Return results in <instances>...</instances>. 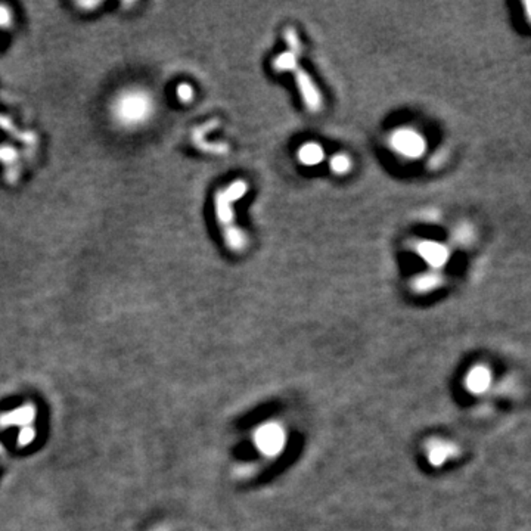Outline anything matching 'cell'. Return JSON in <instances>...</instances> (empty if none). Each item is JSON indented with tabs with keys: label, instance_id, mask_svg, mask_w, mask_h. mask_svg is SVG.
I'll return each mask as SVG.
<instances>
[{
	"label": "cell",
	"instance_id": "obj_1",
	"mask_svg": "<svg viewBox=\"0 0 531 531\" xmlns=\"http://www.w3.org/2000/svg\"><path fill=\"white\" fill-rule=\"evenodd\" d=\"M248 185L239 179L226 188L219 189L214 197L216 219L223 233V241L233 252H241L248 246V238L246 232L237 225L235 211H233V204L246 195Z\"/></svg>",
	"mask_w": 531,
	"mask_h": 531
},
{
	"label": "cell",
	"instance_id": "obj_2",
	"mask_svg": "<svg viewBox=\"0 0 531 531\" xmlns=\"http://www.w3.org/2000/svg\"><path fill=\"white\" fill-rule=\"evenodd\" d=\"M154 99L142 89H127L115 98L112 114L119 124L137 127L145 124L154 114Z\"/></svg>",
	"mask_w": 531,
	"mask_h": 531
},
{
	"label": "cell",
	"instance_id": "obj_3",
	"mask_svg": "<svg viewBox=\"0 0 531 531\" xmlns=\"http://www.w3.org/2000/svg\"><path fill=\"white\" fill-rule=\"evenodd\" d=\"M272 67L278 72L288 71L294 74L295 84L297 88H299V92L301 94L307 110L312 112H319L322 110V105H323L322 93L317 89L313 79L310 77V74L300 67L299 57L294 55L291 52H282L273 58Z\"/></svg>",
	"mask_w": 531,
	"mask_h": 531
},
{
	"label": "cell",
	"instance_id": "obj_4",
	"mask_svg": "<svg viewBox=\"0 0 531 531\" xmlns=\"http://www.w3.org/2000/svg\"><path fill=\"white\" fill-rule=\"evenodd\" d=\"M388 143L397 154L406 158H419L427 150V143H425L422 134L413 129H408V127L392 132Z\"/></svg>",
	"mask_w": 531,
	"mask_h": 531
},
{
	"label": "cell",
	"instance_id": "obj_5",
	"mask_svg": "<svg viewBox=\"0 0 531 531\" xmlns=\"http://www.w3.org/2000/svg\"><path fill=\"white\" fill-rule=\"evenodd\" d=\"M419 256L427 261L431 268L439 269L441 266H444L449 260L450 252L441 243L437 242H431V241H421L417 242L415 247H413Z\"/></svg>",
	"mask_w": 531,
	"mask_h": 531
},
{
	"label": "cell",
	"instance_id": "obj_6",
	"mask_svg": "<svg viewBox=\"0 0 531 531\" xmlns=\"http://www.w3.org/2000/svg\"><path fill=\"white\" fill-rule=\"evenodd\" d=\"M441 281L443 279L440 273L427 272V273L415 276V278L410 281V286L412 290H415L417 292H428L434 288H437V286L441 283Z\"/></svg>",
	"mask_w": 531,
	"mask_h": 531
},
{
	"label": "cell",
	"instance_id": "obj_7",
	"mask_svg": "<svg viewBox=\"0 0 531 531\" xmlns=\"http://www.w3.org/2000/svg\"><path fill=\"white\" fill-rule=\"evenodd\" d=\"M323 158H325L323 148L314 142L303 145L299 151V159L305 166H314L322 163Z\"/></svg>",
	"mask_w": 531,
	"mask_h": 531
},
{
	"label": "cell",
	"instance_id": "obj_8",
	"mask_svg": "<svg viewBox=\"0 0 531 531\" xmlns=\"http://www.w3.org/2000/svg\"><path fill=\"white\" fill-rule=\"evenodd\" d=\"M283 40H285L286 46L290 48L291 53H294V55H297L299 58L303 55V43H301L299 34H297L295 28H292V27L286 28L283 31Z\"/></svg>",
	"mask_w": 531,
	"mask_h": 531
},
{
	"label": "cell",
	"instance_id": "obj_9",
	"mask_svg": "<svg viewBox=\"0 0 531 531\" xmlns=\"http://www.w3.org/2000/svg\"><path fill=\"white\" fill-rule=\"evenodd\" d=\"M329 166H331V170L334 173L344 174L350 168H352V159H350V157L345 155L344 152H338L331 158Z\"/></svg>",
	"mask_w": 531,
	"mask_h": 531
},
{
	"label": "cell",
	"instance_id": "obj_10",
	"mask_svg": "<svg viewBox=\"0 0 531 531\" xmlns=\"http://www.w3.org/2000/svg\"><path fill=\"white\" fill-rule=\"evenodd\" d=\"M488 382H490V375H488V372L485 369H478V372L474 374V378H472V388L485 390Z\"/></svg>",
	"mask_w": 531,
	"mask_h": 531
},
{
	"label": "cell",
	"instance_id": "obj_11",
	"mask_svg": "<svg viewBox=\"0 0 531 531\" xmlns=\"http://www.w3.org/2000/svg\"><path fill=\"white\" fill-rule=\"evenodd\" d=\"M176 93H177V98L182 102H190L194 99V89L186 83L179 84V88L176 89Z\"/></svg>",
	"mask_w": 531,
	"mask_h": 531
},
{
	"label": "cell",
	"instance_id": "obj_12",
	"mask_svg": "<svg viewBox=\"0 0 531 531\" xmlns=\"http://www.w3.org/2000/svg\"><path fill=\"white\" fill-rule=\"evenodd\" d=\"M9 19H10V15L8 10L0 6V26H6L9 23Z\"/></svg>",
	"mask_w": 531,
	"mask_h": 531
},
{
	"label": "cell",
	"instance_id": "obj_13",
	"mask_svg": "<svg viewBox=\"0 0 531 531\" xmlns=\"http://www.w3.org/2000/svg\"><path fill=\"white\" fill-rule=\"evenodd\" d=\"M527 8H528V14H530V17H531V3H528Z\"/></svg>",
	"mask_w": 531,
	"mask_h": 531
}]
</instances>
